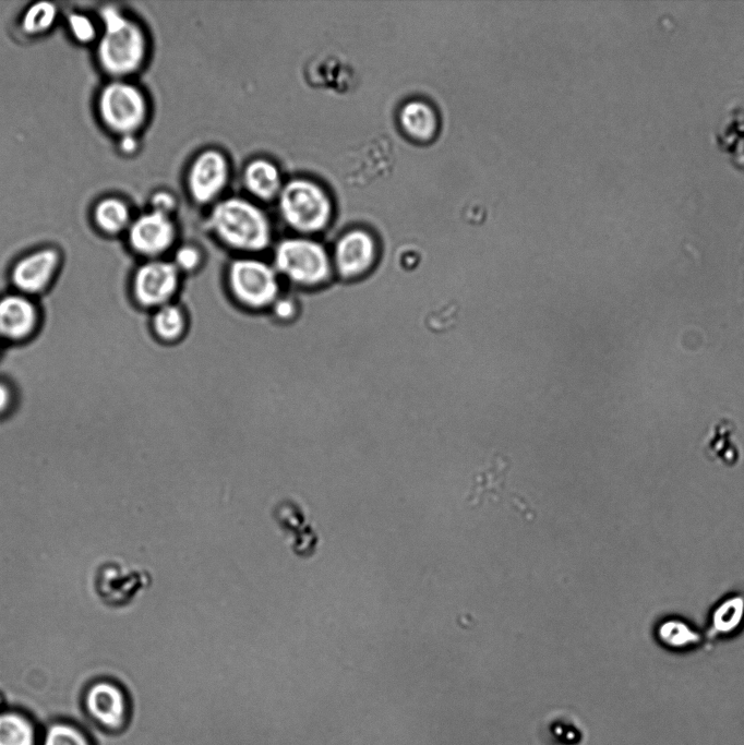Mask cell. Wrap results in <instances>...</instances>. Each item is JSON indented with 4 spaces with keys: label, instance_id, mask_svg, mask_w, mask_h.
I'll return each instance as SVG.
<instances>
[{
    "label": "cell",
    "instance_id": "cell-13",
    "mask_svg": "<svg viewBox=\"0 0 744 745\" xmlns=\"http://www.w3.org/2000/svg\"><path fill=\"white\" fill-rule=\"evenodd\" d=\"M229 178V165L226 156L214 148H208L195 156L187 176V185L191 199L201 205L214 201L225 189Z\"/></svg>",
    "mask_w": 744,
    "mask_h": 745
},
{
    "label": "cell",
    "instance_id": "cell-2",
    "mask_svg": "<svg viewBox=\"0 0 744 745\" xmlns=\"http://www.w3.org/2000/svg\"><path fill=\"white\" fill-rule=\"evenodd\" d=\"M211 232L227 248L252 255L272 241V226L265 213L242 197L217 202L207 217Z\"/></svg>",
    "mask_w": 744,
    "mask_h": 745
},
{
    "label": "cell",
    "instance_id": "cell-25",
    "mask_svg": "<svg viewBox=\"0 0 744 745\" xmlns=\"http://www.w3.org/2000/svg\"><path fill=\"white\" fill-rule=\"evenodd\" d=\"M171 262L180 273L194 272L202 263V253L192 244H182L176 249Z\"/></svg>",
    "mask_w": 744,
    "mask_h": 745
},
{
    "label": "cell",
    "instance_id": "cell-16",
    "mask_svg": "<svg viewBox=\"0 0 744 745\" xmlns=\"http://www.w3.org/2000/svg\"><path fill=\"white\" fill-rule=\"evenodd\" d=\"M243 185L257 200L269 202L278 197L283 181L275 164L265 158H255L244 168Z\"/></svg>",
    "mask_w": 744,
    "mask_h": 745
},
{
    "label": "cell",
    "instance_id": "cell-10",
    "mask_svg": "<svg viewBox=\"0 0 744 745\" xmlns=\"http://www.w3.org/2000/svg\"><path fill=\"white\" fill-rule=\"evenodd\" d=\"M43 311L38 299L10 289L0 295V341L24 345L39 333Z\"/></svg>",
    "mask_w": 744,
    "mask_h": 745
},
{
    "label": "cell",
    "instance_id": "cell-24",
    "mask_svg": "<svg viewBox=\"0 0 744 745\" xmlns=\"http://www.w3.org/2000/svg\"><path fill=\"white\" fill-rule=\"evenodd\" d=\"M459 316V305L456 301H449L439 310L430 312L424 324L432 333H444L453 328Z\"/></svg>",
    "mask_w": 744,
    "mask_h": 745
},
{
    "label": "cell",
    "instance_id": "cell-9",
    "mask_svg": "<svg viewBox=\"0 0 744 745\" xmlns=\"http://www.w3.org/2000/svg\"><path fill=\"white\" fill-rule=\"evenodd\" d=\"M82 704L86 717L106 732H120L128 725L130 696L115 680L98 678L91 682L84 690Z\"/></svg>",
    "mask_w": 744,
    "mask_h": 745
},
{
    "label": "cell",
    "instance_id": "cell-7",
    "mask_svg": "<svg viewBox=\"0 0 744 745\" xmlns=\"http://www.w3.org/2000/svg\"><path fill=\"white\" fill-rule=\"evenodd\" d=\"M62 265L63 254L57 247L44 245L27 251L9 268L11 289L38 299L51 289Z\"/></svg>",
    "mask_w": 744,
    "mask_h": 745
},
{
    "label": "cell",
    "instance_id": "cell-30",
    "mask_svg": "<svg viewBox=\"0 0 744 745\" xmlns=\"http://www.w3.org/2000/svg\"><path fill=\"white\" fill-rule=\"evenodd\" d=\"M2 343L0 341V349H1Z\"/></svg>",
    "mask_w": 744,
    "mask_h": 745
},
{
    "label": "cell",
    "instance_id": "cell-5",
    "mask_svg": "<svg viewBox=\"0 0 744 745\" xmlns=\"http://www.w3.org/2000/svg\"><path fill=\"white\" fill-rule=\"evenodd\" d=\"M96 110L103 125L123 136L137 134L148 118V101L143 91L128 80H110L98 93Z\"/></svg>",
    "mask_w": 744,
    "mask_h": 745
},
{
    "label": "cell",
    "instance_id": "cell-29",
    "mask_svg": "<svg viewBox=\"0 0 744 745\" xmlns=\"http://www.w3.org/2000/svg\"><path fill=\"white\" fill-rule=\"evenodd\" d=\"M118 148L123 155H133L139 148L135 134L119 136Z\"/></svg>",
    "mask_w": 744,
    "mask_h": 745
},
{
    "label": "cell",
    "instance_id": "cell-11",
    "mask_svg": "<svg viewBox=\"0 0 744 745\" xmlns=\"http://www.w3.org/2000/svg\"><path fill=\"white\" fill-rule=\"evenodd\" d=\"M177 229L167 214L151 209L132 219L125 232L131 252L144 260L164 259L176 241Z\"/></svg>",
    "mask_w": 744,
    "mask_h": 745
},
{
    "label": "cell",
    "instance_id": "cell-28",
    "mask_svg": "<svg viewBox=\"0 0 744 745\" xmlns=\"http://www.w3.org/2000/svg\"><path fill=\"white\" fill-rule=\"evenodd\" d=\"M151 205L152 209L170 216V213L176 207V199L169 192L157 191L151 197Z\"/></svg>",
    "mask_w": 744,
    "mask_h": 745
},
{
    "label": "cell",
    "instance_id": "cell-14",
    "mask_svg": "<svg viewBox=\"0 0 744 745\" xmlns=\"http://www.w3.org/2000/svg\"><path fill=\"white\" fill-rule=\"evenodd\" d=\"M401 132L416 143H430L439 134L440 116L432 103L424 98L405 101L398 110Z\"/></svg>",
    "mask_w": 744,
    "mask_h": 745
},
{
    "label": "cell",
    "instance_id": "cell-19",
    "mask_svg": "<svg viewBox=\"0 0 744 745\" xmlns=\"http://www.w3.org/2000/svg\"><path fill=\"white\" fill-rule=\"evenodd\" d=\"M39 745H95V743L82 725L59 719L47 723L41 729Z\"/></svg>",
    "mask_w": 744,
    "mask_h": 745
},
{
    "label": "cell",
    "instance_id": "cell-12",
    "mask_svg": "<svg viewBox=\"0 0 744 745\" xmlns=\"http://www.w3.org/2000/svg\"><path fill=\"white\" fill-rule=\"evenodd\" d=\"M377 253V243L371 232L351 229L335 243L331 254L334 272L347 280L360 278L372 269Z\"/></svg>",
    "mask_w": 744,
    "mask_h": 745
},
{
    "label": "cell",
    "instance_id": "cell-22",
    "mask_svg": "<svg viewBox=\"0 0 744 745\" xmlns=\"http://www.w3.org/2000/svg\"><path fill=\"white\" fill-rule=\"evenodd\" d=\"M659 640L672 649H686L701 641V635L687 623L668 620L658 627Z\"/></svg>",
    "mask_w": 744,
    "mask_h": 745
},
{
    "label": "cell",
    "instance_id": "cell-1",
    "mask_svg": "<svg viewBox=\"0 0 744 745\" xmlns=\"http://www.w3.org/2000/svg\"><path fill=\"white\" fill-rule=\"evenodd\" d=\"M101 33L96 44V60L111 80H128L140 71L147 58L148 43L143 27L116 5L99 11Z\"/></svg>",
    "mask_w": 744,
    "mask_h": 745
},
{
    "label": "cell",
    "instance_id": "cell-27",
    "mask_svg": "<svg viewBox=\"0 0 744 745\" xmlns=\"http://www.w3.org/2000/svg\"><path fill=\"white\" fill-rule=\"evenodd\" d=\"M269 309L273 310V314L278 320L289 321L297 313V303L295 300L280 295Z\"/></svg>",
    "mask_w": 744,
    "mask_h": 745
},
{
    "label": "cell",
    "instance_id": "cell-21",
    "mask_svg": "<svg viewBox=\"0 0 744 745\" xmlns=\"http://www.w3.org/2000/svg\"><path fill=\"white\" fill-rule=\"evenodd\" d=\"M58 16V9L51 2L33 3L21 19V27L26 35L39 36L51 29Z\"/></svg>",
    "mask_w": 744,
    "mask_h": 745
},
{
    "label": "cell",
    "instance_id": "cell-3",
    "mask_svg": "<svg viewBox=\"0 0 744 745\" xmlns=\"http://www.w3.org/2000/svg\"><path fill=\"white\" fill-rule=\"evenodd\" d=\"M272 265L280 279L303 288L321 286L334 272L332 256L324 245L307 236L279 241Z\"/></svg>",
    "mask_w": 744,
    "mask_h": 745
},
{
    "label": "cell",
    "instance_id": "cell-6",
    "mask_svg": "<svg viewBox=\"0 0 744 745\" xmlns=\"http://www.w3.org/2000/svg\"><path fill=\"white\" fill-rule=\"evenodd\" d=\"M280 277L274 266L252 255L233 260L227 286L236 301L253 310L271 308L280 296Z\"/></svg>",
    "mask_w": 744,
    "mask_h": 745
},
{
    "label": "cell",
    "instance_id": "cell-20",
    "mask_svg": "<svg viewBox=\"0 0 744 745\" xmlns=\"http://www.w3.org/2000/svg\"><path fill=\"white\" fill-rule=\"evenodd\" d=\"M744 620V598L732 596L720 602L711 613L709 633L711 637L734 633Z\"/></svg>",
    "mask_w": 744,
    "mask_h": 745
},
{
    "label": "cell",
    "instance_id": "cell-23",
    "mask_svg": "<svg viewBox=\"0 0 744 745\" xmlns=\"http://www.w3.org/2000/svg\"><path fill=\"white\" fill-rule=\"evenodd\" d=\"M68 28L71 36L79 44H91L97 41L98 28L93 19L86 14L74 12L68 19Z\"/></svg>",
    "mask_w": 744,
    "mask_h": 745
},
{
    "label": "cell",
    "instance_id": "cell-4",
    "mask_svg": "<svg viewBox=\"0 0 744 745\" xmlns=\"http://www.w3.org/2000/svg\"><path fill=\"white\" fill-rule=\"evenodd\" d=\"M283 220L299 236L310 237L324 230L333 215L327 193L308 179H292L283 185L278 195Z\"/></svg>",
    "mask_w": 744,
    "mask_h": 745
},
{
    "label": "cell",
    "instance_id": "cell-8",
    "mask_svg": "<svg viewBox=\"0 0 744 745\" xmlns=\"http://www.w3.org/2000/svg\"><path fill=\"white\" fill-rule=\"evenodd\" d=\"M181 273L171 261L154 259L142 261L132 272L129 291L140 309L153 311L172 302L180 284Z\"/></svg>",
    "mask_w": 744,
    "mask_h": 745
},
{
    "label": "cell",
    "instance_id": "cell-17",
    "mask_svg": "<svg viewBox=\"0 0 744 745\" xmlns=\"http://www.w3.org/2000/svg\"><path fill=\"white\" fill-rule=\"evenodd\" d=\"M92 218L95 228L106 237L125 235L133 219L129 204L118 196H106L97 201Z\"/></svg>",
    "mask_w": 744,
    "mask_h": 745
},
{
    "label": "cell",
    "instance_id": "cell-15",
    "mask_svg": "<svg viewBox=\"0 0 744 745\" xmlns=\"http://www.w3.org/2000/svg\"><path fill=\"white\" fill-rule=\"evenodd\" d=\"M40 732L27 712L14 707L0 710V745H39Z\"/></svg>",
    "mask_w": 744,
    "mask_h": 745
},
{
    "label": "cell",
    "instance_id": "cell-26",
    "mask_svg": "<svg viewBox=\"0 0 744 745\" xmlns=\"http://www.w3.org/2000/svg\"><path fill=\"white\" fill-rule=\"evenodd\" d=\"M17 398L14 386L0 377V419L9 416L16 407Z\"/></svg>",
    "mask_w": 744,
    "mask_h": 745
},
{
    "label": "cell",
    "instance_id": "cell-18",
    "mask_svg": "<svg viewBox=\"0 0 744 745\" xmlns=\"http://www.w3.org/2000/svg\"><path fill=\"white\" fill-rule=\"evenodd\" d=\"M151 312L149 326L157 340L169 344L182 338L187 317L180 305L169 302Z\"/></svg>",
    "mask_w": 744,
    "mask_h": 745
}]
</instances>
